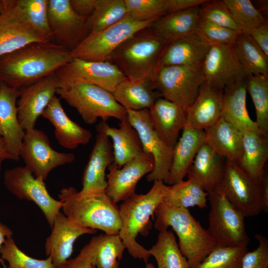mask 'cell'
Returning <instances> with one entry per match:
<instances>
[{"mask_svg": "<svg viewBox=\"0 0 268 268\" xmlns=\"http://www.w3.org/2000/svg\"><path fill=\"white\" fill-rule=\"evenodd\" d=\"M154 215V227L157 230H165L170 226L176 233L180 249L190 268L200 263L216 246L207 229L201 226L188 208L168 205L162 201Z\"/></svg>", "mask_w": 268, "mask_h": 268, "instance_id": "obj_4", "label": "cell"}, {"mask_svg": "<svg viewBox=\"0 0 268 268\" xmlns=\"http://www.w3.org/2000/svg\"><path fill=\"white\" fill-rule=\"evenodd\" d=\"M169 188L163 181H155L147 193L135 194L123 201L119 207L122 222L119 235L130 255L142 260L145 263L150 255L136 238L139 234H148L152 227L151 218H153L155 209Z\"/></svg>", "mask_w": 268, "mask_h": 268, "instance_id": "obj_3", "label": "cell"}, {"mask_svg": "<svg viewBox=\"0 0 268 268\" xmlns=\"http://www.w3.org/2000/svg\"><path fill=\"white\" fill-rule=\"evenodd\" d=\"M100 0H69L73 9L86 19L94 10Z\"/></svg>", "mask_w": 268, "mask_h": 268, "instance_id": "obj_50", "label": "cell"}, {"mask_svg": "<svg viewBox=\"0 0 268 268\" xmlns=\"http://www.w3.org/2000/svg\"><path fill=\"white\" fill-rule=\"evenodd\" d=\"M153 168L152 156L144 152L127 162L120 168L113 162L108 167L106 194L116 203L127 200L135 194L139 181L150 173Z\"/></svg>", "mask_w": 268, "mask_h": 268, "instance_id": "obj_16", "label": "cell"}, {"mask_svg": "<svg viewBox=\"0 0 268 268\" xmlns=\"http://www.w3.org/2000/svg\"><path fill=\"white\" fill-rule=\"evenodd\" d=\"M59 79L55 73L23 87L17 101L18 120L25 131L34 128L39 117L57 93Z\"/></svg>", "mask_w": 268, "mask_h": 268, "instance_id": "obj_18", "label": "cell"}, {"mask_svg": "<svg viewBox=\"0 0 268 268\" xmlns=\"http://www.w3.org/2000/svg\"><path fill=\"white\" fill-rule=\"evenodd\" d=\"M63 213L77 225L119 235L122 226L119 208L105 191L85 193L72 187L63 188L58 195Z\"/></svg>", "mask_w": 268, "mask_h": 268, "instance_id": "obj_2", "label": "cell"}, {"mask_svg": "<svg viewBox=\"0 0 268 268\" xmlns=\"http://www.w3.org/2000/svg\"><path fill=\"white\" fill-rule=\"evenodd\" d=\"M96 129L111 138L113 162L118 168L143 153L138 134L128 119L120 121L118 128L111 127L106 121L101 120Z\"/></svg>", "mask_w": 268, "mask_h": 268, "instance_id": "obj_28", "label": "cell"}, {"mask_svg": "<svg viewBox=\"0 0 268 268\" xmlns=\"http://www.w3.org/2000/svg\"><path fill=\"white\" fill-rule=\"evenodd\" d=\"M13 2L27 22L51 41L48 22V0H13Z\"/></svg>", "mask_w": 268, "mask_h": 268, "instance_id": "obj_41", "label": "cell"}, {"mask_svg": "<svg viewBox=\"0 0 268 268\" xmlns=\"http://www.w3.org/2000/svg\"><path fill=\"white\" fill-rule=\"evenodd\" d=\"M249 35L260 49L268 56V22L252 29Z\"/></svg>", "mask_w": 268, "mask_h": 268, "instance_id": "obj_49", "label": "cell"}, {"mask_svg": "<svg viewBox=\"0 0 268 268\" xmlns=\"http://www.w3.org/2000/svg\"><path fill=\"white\" fill-rule=\"evenodd\" d=\"M60 268H97L82 252L75 258L68 259Z\"/></svg>", "mask_w": 268, "mask_h": 268, "instance_id": "obj_52", "label": "cell"}, {"mask_svg": "<svg viewBox=\"0 0 268 268\" xmlns=\"http://www.w3.org/2000/svg\"><path fill=\"white\" fill-rule=\"evenodd\" d=\"M201 67L204 81L223 89L246 78L237 58L234 45L210 46Z\"/></svg>", "mask_w": 268, "mask_h": 268, "instance_id": "obj_19", "label": "cell"}, {"mask_svg": "<svg viewBox=\"0 0 268 268\" xmlns=\"http://www.w3.org/2000/svg\"><path fill=\"white\" fill-rule=\"evenodd\" d=\"M223 0L243 33L249 34L252 29L267 21L249 0Z\"/></svg>", "mask_w": 268, "mask_h": 268, "instance_id": "obj_44", "label": "cell"}, {"mask_svg": "<svg viewBox=\"0 0 268 268\" xmlns=\"http://www.w3.org/2000/svg\"><path fill=\"white\" fill-rule=\"evenodd\" d=\"M234 48L245 77L268 75V56L249 34L241 32L234 45Z\"/></svg>", "mask_w": 268, "mask_h": 268, "instance_id": "obj_36", "label": "cell"}, {"mask_svg": "<svg viewBox=\"0 0 268 268\" xmlns=\"http://www.w3.org/2000/svg\"><path fill=\"white\" fill-rule=\"evenodd\" d=\"M95 142L82 176V189L85 193L105 191L107 187L106 168L114 162L112 143L103 132L97 131Z\"/></svg>", "mask_w": 268, "mask_h": 268, "instance_id": "obj_23", "label": "cell"}, {"mask_svg": "<svg viewBox=\"0 0 268 268\" xmlns=\"http://www.w3.org/2000/svg\"><path fill=\"white\" fill-rule=\"evenodd\" d=\"M127 16L138 21L157 19L168 14L167 0H124Z\"/></svg>", "mask_w": 268, "mask_h": 268, "instance_id": "obj_45", "label": "cell"}, {"mask_svg": "<svg viewBox=\"0 0 268 268\" xmlns=\"http://www.w3.org/2000/svg\"><path fill=\"white\" fill-rule=\"evenodd\" d=\"M3 183L6 189L18 199L34 202L52 227L56 216L62 208V202L51 196L44 181L34 176L25 166L5 171Z\"/></svg>", "mask_w": 268, "mask_h": 268, "instance_id": "obj_12", "label": "cell"}, {"mask_svg": "<svg viewBox=\"0 0 268 268\" xmlns=\"http://www.w3.org/2000/svg\"><path fill=\"white\" fill-rule=\"evenodd\" d=\"M4 7V3L3 0H0V13L2 12Z\"/></svg>", "mask_w": 268, "mask_h": 268, "instance_id": "obj_56", "label": "cell"}, {"mask_svg": "<svg viewBox=\"0 0 268 268\" xmlns=\"http://www.w3.org/2000/svg\"><path fill=\"white\" fill-rule=\"evenodd\" d=\"M127 16L124 0H100L93 12L86 19L90 33L102 31Z\"/></svg>", "mask_w": 268, "mask_h": 268, "instance_id": "obj_39", "label": "cell"}, {"mask_svg": "<svg viewBox=\"0 0 268 268\" xmlns=\"http://www.w3.org/2000/svg\"><path fill=\"white\" fill-rule=\"evenodd\" d=\"M268 158V135L262 132L243 133L242 152L238 165L251 177L259 180Z\"/></svg>", "mask_w": 268, "mask_h": 268, "instance_id": "obj_32", "label": "cell"}, {"mask_svg": "<svg viewBox=\"0 0 268 268\" xmlns=\"http://www.w3.org/2000/svg\"><path fill=\"white\" fill-rule=\"evenodd\" d=\"M247 247L216 245L199 264L192 268H240Z\"/></svg>", "mask_w": 268, "mask_h": 268, "instance_id": "obj_42", "label": "cell"}, {"mask_svg": "<svg viewBox=\"0 0 268 268\" xmlns=\"http://www.w3.org/2000/svg\"><path fill=\"white\" fill-rule=\"evenodd\" d=\"M223 90L204 81L196 99L186 109L187 124L203 131L214 124L222 117Z\"/></svg>", "mask_w": 268, "mask_h": 268, "instance_id": "obj_22", "label": "cell"}, {"mask_svg": "<svg viewBox=\"0 0 268 268\" xmlns=\"http://www.w3.org/2000/svg\"><path fill=\"white\" fill-rule=\"evenodd\" d=\"M199 6L170 13L156 20L151 26L168 42L196 32L200 22Z\"/></svg>", "mask_w": 268, "mask_h": 268, "instance_id": "obj_33", "label": "cell"}, {"mask_svg": "<svg viewBox=\"0 0 268 268\" xmlns=\"http://www.w3.org/2000/svg\"><path fill=\"white\" fill-rule=\"evenodd\" d=\"M127 111L128 120L138 134L143 152L150 154L154 160V168L147 175V181H162L165 184L171 167L173 147L168 145L153 128L148 109Z\"/></svg>", "mask_w": 268, "mask_h": 268, "instance_id": "obj_11", "label": "cell"}, {"mask_svg": "<svg viewBox=\"0 0 268 268\" xmlns=\"http://www.w3.org/2000/svg\"><path fill=\"white\" fill-rule=\"evenodd\" d=\"M182 134L173 147L169 176L165 184L171 186L183 180L187 175L201 147L205 143L204 131L186 124Z\"/></svg>", "mask_w": 268, "mask_h": 268, "instance_id": "obj_26", "label": "cell"}, {"mask_svg": "<svg viewBox=\"0 0 268 268\" xmlns=\"http://www.w3.org/2000/svg\"><path fill=\"white\" fill-rule=\"evenodd\" d=\"M5 160H13L9 153L3 138L0 135V172L2 163Z\"/></svg>", "mask_w": 268, "mask_h": 268, "instance_id": "obj_55", "label": "cell"}, {"mask_svg": "<svg viewBox=\"0 0 268 268\" xmlns=\"http://www.w3.org/2000/svg\"><path fill=\"white\" fill-rule=\"evenodd\" d=\"M57 94L75 108L86 124H93L99 118L105 121L111 118L120 121L128 119L127 110L116 100L113 94L99 86L59 83Z\"/></svg>", "mask_w": 268, "mask_h": 268, "instance_id": "obj_6", "label": "cell"}, {"mask_svg": "<svg viewBox=\"0 0 268 268\" xmlns=\"http://www.w3.org/2000/svg\"><path fill=\"white\" fill-rule=\"evenodd\" d=\"M246 95L245 78L225 87L223 90L222 117L242 133L260 132L261 131L256 123L249 115L246 105Z\"/></svg>", "mask_w": 268, "mask_h": 268, "instance_id": "obj_31", "label": "cell"}, {"mask_svg": "<svg viewBox=\"0 0 268 268\" xmlns=\"http://www.w3.org/2000/svg\"><path fill=\"white\" fill-rule=\"evenodd\" d=\"M210 47L196 33L170 42L162 52L155 71L165 66H201Z\"/></svg>", "mask_w": 268, "mask_h": 268, "instance_id": "obj_27", "label": "cell"}, {"mask_svg": "<svg viewBox=\"0 0 268 268\" xmlns=\"http://www.w3.org/2000/svg\"><path fill=\"white\" fill-rule=\"evenodd\" d=\"M201 66H170L158 68L150 81L164 98L185 109L196 99L204 81Z\"/></svg>", "mask_w": 268, "mask_h": 268, "instance_id": "obj_8", "label": "cell"}, {"mask_svg": "<svg viewBox=\"0 0 268 268\" xmlns=\"http://www.w3.org/2000/svg\"><path fill=\"white\" fill-rule=\"evenodd\" d=\"M0 13V56L15 51L29 44L51 41L25 20L13 0H3Z\"/></svg>", "mask_w": 268, "mask_h": 268, "instance_id": "obj_17", "label": "cell"}, {"mask_svg": "<svg viewBox=\"0 0 268 268\" xmlns=\"http://www.w3.org/2000/svg\"><path fill=\"white\" fill-rule=\"evenodd\" d=\"M208 193L192 178L183 180L173 185L163 197L166 204L188 208L197 206L203 208L207 206Z\"/></svg>", "mask_w": 268, "mask_h": 268, "instance_id": "obj_37", "label": "cell"}, {"mask_svg": "<svg viewBox=\"0 0 268 268\" xmlns=\"http://www.w3.org/2000/svg\"><path fill=\"white\" fill-rule=\"evenodd\" d=\"M59 83L90 84L113 93L117 85L127 77L114 64L73 58L55 72Z\"/></svg>", "mask_w": 268, "mask_h": 268, "instance_id": "obj_14", "label": "cell"}, {"mask_svg": "<svg viewBox=\"0 0 268 268\" xmlns=\"http://www.w3.org/2000/svg\"><path fill=\"white\" fill-rule=\"evenodd\" d=\"M200 20L242 32L223 0H206L200 5Z\"/></svg>", "mask_w": 268, "mask_h": 268, "instance_id": "obj_46", "label": "cell"}, {"mask_svg": "<svg viewBox=\"0 0 268 268\" xmlns=\"http://www.w3.org/2000/svg\"><path fill=\"white\" fill-rule=\"evenodd\" d=\"M208 200L210 210L207 230L216 245L247 247L250 239L246 232L245 217L218 191L209 193Z\"/></svg>", "mask_w": 268, "mask_h": 268, "instance_id": "obj_9", "label": "cell"}, {"mask_svg": "<svg viewBox=\"0 0 268 268\" xmlns=\"http://www.w3.org/2000/svg\"><path fill=\"white\" fill-rule=\"evenodd\" d=\"M262 211L268 212V176L266 171L260 179Z\"/></svg>", "mask_w": 268, "mask_h": 268, "instance_id": "obj_53", "label": "cell"}, {"mask_svg": "<svg viewBox=\"0 0 268 268\" xmlns=\"http://www.w3.org/2000/svg\"><path fill=\"white\" fill-rule=\"evenodd\" d=\"M51 42L70 52L90 33L86 19L72 8L69 0H48Z\"/></svg>", "mask_w": 268, "mask_h": 268, "instance_id": "obj_15", "label": "cell"}, {"mask_svg": "<svg viewBox=\"0 0 268 268\" xmlns=\"http://www.w3.org/2000/svg\"><path fill=\"white\" fill-rule=\"evenodd\" d=\"M226 160L205 143L198 151L187 176L194 179L208 194L215 191L223 178Z\"/></svg>", "mask_w": 268, "mask_h": 268, "instance_id": "obj_29", "label": "cell"}, {"mask_svg": "<svg viewBox=\"0 0 268 268\" xmlns=\"http://www.w3.org/2000/svg\"><path fill=\"white\" fill-rule=\"evenodd\" d=\"M204 133L205 143L217 154L238 163L242 152L243 133L222 117Z\"/></svg>", "mask_w": 268, "mask_h": 268, "instance_id": "obj_30", "label": "cell"}, {"mask_svg": "<svg viewBox=\"0 0 268 268\" xmlns=\"http://www.w3.org/2000/svg\"><path fill=\"white\" fill-rule=\"evenodd\" d=\"M245 85L255 106V122L259 130L268 135V75L248 76Z\"/></svg>", "mask_w": 268, "mask_h": 268, "instance_id": "obj_40", "label": "cell"}, {"mask_svg": "<svg viewBox=\"0 0 268 268\" xmlns=\"http://www.w3.org/2000/svg\"><path fill=\"white\" fill-rule=\"evenodd\" d=\"M149 80H133L126 78L119 83L113 95L126 110L150 109L162 96L154 91Z\"/></svg>", "mask_w": 268, "mask_h": 268, "instance_id": "obj_35", "label": "cell"}, {"mask_svg": "<svg viewBox=\"0 0 268 268\" xmlns=\"http://www.w3.org/2000/svg\"><path fill=\"white\" fill-rule=\"evenodd\" d=\"M20 156L35 177L44 181L53 169L70 163L75 159L72 153L60 152L53 149L47 135L35 128L25 131Z\"/></svg>", "mask_w": 268, "mask_h": 268, "instance_id": "obj_13", "label": "cell"}, {"mask_svg": "<svg viewBox=\"0 0 268 268\" xmlns=\"http://www.w3.org/2000/svg\"><path fill=\"white\" fill-rule=\"evenodd\" d=\"M255 237L259 246L244 254L240 268H268V240L260 234H257Z\"/></svg>", "mask_w": 268, "mask_h": 268, "instance_id": "obj_48", "label": "cell"}, {"mask_svg": "<svg viewBox=\"0 0 268 268\" xmlns=\"http://www.w3.org/2000/svg\"><path fill=\"white\" fill-rule=\"evenodd\" d=\"M156 260L157 268H190L172 231H159L156 243L148 250Z\"/></svg>", "mask_w": 268, "mask_h": 268, "instance_id": "obj_38", "label": "cell"}, {"mask_svg": "<svg viewBox=\"0 0 268 268\" xmlns=\"http://www.w3.org/2000/svg\"><path fill=\"white\" fill-rule=\"evenodd\" d=\"M73 59L70 51L51 41L29 44L0 56V82L24 87L55 73Z\"/></svg>", "mask_w": 268, "mask_h": 268, "instance_id": "obj_1", "label": "cell"}, {"mask_svg": "<svg viewBox=\"0 0 268 268\" xmlns=\"http://www.w3.org/2000/svg\"><path fill=\"white\" fill-rule=\"evenodd\" d=\"M241 31L200 20L196 33L209 46H233Z\"/></svg>", "mask_w": 268, "mask_h": 268, "instance_id": "obj_47", "label": "cell"}, {"mask_svg": "<svg viewBox=\"0 0 268 268\" xmlns=\"http://www.w3.org/2000/svg\"><path fill=\"white\" fill-rule=\"evenodd\" d=\"M13 231L7 226L0 222V251L6 239L12 236ZM0 263L4 268H6L4 261L0 257Z\"/></svg>", "mask_w": 268, "mask_h": 268, "instance_id": "obj_54", "label": "cell"}, {"mask_svg": "<svg viewBox=\"0 0 268 268\" xmlns=\"http://www.w3.org/2000/svg\"><path fill=\"white\" fill-rule=\"evenodd\" d=\"M52 232L45 244L46 255L50 257L56 268H60L70 257L75 240L84 234H94L97 230L81 227L59 211L52 227Z\"/></svg>", "mask_w": 268, "mask_h": 268, "instance_id": "obj_20", "label": "cell"}, {"mask_svg": "<svg viewBox=\"0 0 268 268\" xmlns=\"http://www.w3.org/2000/svg\"><path fill=\"white\" fill-rule=\"evenodd\" d=\"M155 20L138 21L126 16L108 28L90 33L71 53L73 58L84 61H109L121 44L137 32L151 27Z\"/></svg>", "mask_w": 268, "mask_h": 268, "instance_id": "obj_7", "label": "cell"}, {"mask_svg": "<svg viewBox=\"0 0 268 268\" xmlns=\"http://www.w3.org/2000/svg\"><path fill=\"white\" fill-rule=\"evenodd\" d=\"M169 43L151 27L144 28L121 44L109 62L115 65L129 79L150 80Z\"/></svg>", "mask_w": 268, "mask_h": 268, "instance_id": "obj_5", "label": "cell"}, {"mask_svg": "<svg viewBox=\"0 0 268 268\" xmlns=\"http://www.w3.org/2000/svg\"><path fill=\"white\" fill-rule=\"evenodd\" d=\"M126 249L119 235L102 234L93 236L80 252L97 268H119Z\"/></svg>", "mask_w": 268, "mask_h": 268, "instance_id": "obj_34", "label": "cell"}, {"mask_svg": "<svg viewBox=\"0 0 268 268\" xmlns=\"http://www.w3.org/2000/svg\"><path fill=\"white\" fill-rule=\"evenodd\" d=\"M20 90L0 82V135L4 139L13 160L17 161L25 131L17 118V101Z\"/></svg>", "mask_w": 268, "mask_h": 268, "instance_id": "obj_21", "label": "cell"}, {"mask_svg": "<svg viewBox=\"0 0 268 268\" xmlns=\"http://www.w3.org/2000/svg\"><path fill=\"white\" fill-rule=\"evenodd\" d=\"M151 123L161 138L174 147L187 124L186 110L164 98H159L148 110Z\"/></svg>", "mask_w": 268, "mask_h": 268, "instance_id": "obj_25", "label": "cell"}, {"mask_svg": "<svg viewBox=\"0 0 268 268\" xmlns=\"http://www.w3.org/2000/svg\"><path fill=\"white\" fill-rule=\"evenodd\" d=\"M145 268H155L152 264L146 263Z\"/></svg>", "mask_w": 268, "mask_h": 268, "instance_id": "obj_57", "label": "cell"}, {"mask_svg": "<svg viewBox=\"0 0 268 268\" xmlns=\"http://www.w3.org/2000/svg\"><path fill=\"white\" fill-rule=\"evenodd\" d=\"M1 259L8 263L5 268H56L50 257L44 260L32 258L17 246L12 236L7 238L1 247Z\"/></svg>", "mask_w": 268, "mask_h": 268, "instance_id": "obj_43", "label": "cell"}, {"mask_svg": "<svg viewBox=\"0 0 268 268\" xmlns=\"http://www.w3.org/2000/svg\"><path fill=\"white\" fill-rule=\"evenodd\" d=\"M206 0H167L168 14L199 6Z\"/></svg>", "mask_w": 268, "mask_h": 268, "instance_id": "obj_51", "label": "cell"}, {"mask_svg": "<svg viewBox=\"0 0 268 268\" xmlns=\"http://www.w3.org/2000/svg\"><path fill=\"white\" fill-rule=\"evenodd\" d=\"M216 191L245 217L256 216L262 211L260 179L251 177L236 162L226 160L224 174Z\"/></svg>", "mask_w": 268, "mask_h": 268, "instance_id": "obj_10", "label": "cell"}, {"mask_svg": "<svg viewBox=\"0 0 268 268\" xmlns=\"http://www.w3.org/2000/svg\"><path fill=\"white\" fill-rule=\"evenodd\" d=\"M55 128V135L63 147L74 149L79 145L88 143L91 132L72 121L63 108L60 98L55 95L42 114Z\"/></svg>", "mask_w": 268, "mask_h": 268, "instance_id": "obj_24", "label": "cell"}]
</instances>
